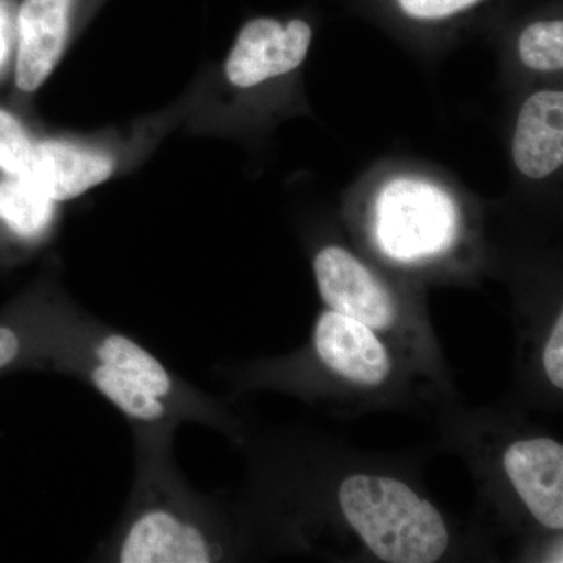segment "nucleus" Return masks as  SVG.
Masks as SVG:
<instances>
[{
    "label": "nucleus",
    "mask_w": 563,
    "mask_h": 563,
    "mask_svg": "<svg viewBox=\"0 0 563 563\" xmlns=\"http://www.w3.org/2000/svg\"><path fill=\"white\" fill-rule=\"evenodd\" d=\"M135 479L117 528L95 553L113 563L232 561L244 544L220 504L195 490L174 461V433H133Z\"/></svg>",
    "instance_id": "1"
},
{
    "label": "nucleus",
    "mask_w": 563,
    "mask_h": 563,
    "mask_svg": "<svg viewBox=\"0 0 563 563\" xmlns=\"http://www.w3.org/2000/svg\"><path fill=\"white\" fill-rule=\"evenodd\" d=\"M65 374L77 377L131 426L133 433H176L184 422L217 429L235 442L240 421L218 399L181 379L129 333L92 317L70 352Z\"/></svg>",
    "instance_id": "2"
},
{
    "label": "nucleus",
    "mask_w": 563,
    "mask_h": 563,
    "mask_svg": "<svg viewBox=\"0 0 563 563\" xmlns=\"http://www.w3.org/2000/svg\"><path fill=\"white\" fill-rule=\"evenodd\" d=\"M410 374L417 373L383 336L324 307L314 318L306 346L285 357L244 363L233 372V384L242 390L299 396L306 391L303 398L320 387V395L331 391L362 406L391 398L402 390Z\"/></svg>",
    "instance_id": "3"
},
{
    "label": "nucleus",
    "mask_w": 563,
    "mask_h": 563,
    "mask_svg": "<svg viewBox=\"0 0 563 563\" xmlns=\"http://www.w3.org/2000/svg\"><path fill=\"white\" fill-rule=\"evenodd\" d=\"M340 523L385 563H435L453 547L442 510L417 485L383 470H350L333 483Z\"/></svg>",
    "instance_id": "4"
},
{
    "label": "nucleus",
    "mask_w": 563,
    "mask_h": 563,
    "mask_svg": "<svg viewBox=\"0 0 563 563\" xmlns=\"http://www.w3.org/2000/svg\"><path fill=\"white\" fill-rule=\"evenodd\" d=\"M318 295L328 309L361 321L383 336L418 376L444 385L446 369L431 320L388 282L340 244L322 246L313 257Z\"/></svg>",
    "instance_id": "5"
},
{
    "label": "nucleus",
    "mask_w": 563,
    "mask_h": 563,
    "mask_svg": "<svg viewBox=\"0 0 563 563\" xmlns=\"http://www.w3.org/2000/svg\"><path fill=\"white\" fill-rule=\"evenodd\" d=\"M374 243L399 265L417 266L443 257L459 240L457 207L424 180L388 181L374 203Z\"/></svg>",
    "instance_id": "6"
},
{
    "label": "nucleus",
    "mask_w": 563,
    "mask_h": 563,
    "mask_svg": "<svg viewBox=\"0 0 563 563\" xmlns=\"http://www.w3.org/2000/svg\"><path fill=\"white\" fill-rule=\"evenodd\" d=\"M90 314L54 292L33 291L0 310V376L18 372L65 374Z\"/></svg>",
    "instance_id": "7"
},
{
    "label": "nucleus",
    "mask_w": 563,
    "mask_h": 563,
    "mask_svg": "<svg viewBox=\"0 0 563 563\" xmlns=\"http://www.w3.org/2000/svg\"><path fill=\"white\" fill-rule=\"evenodd\" d=\"M499 477L537 528L563 532V444L550 435L512 437L498 454Z\"/></svg>",
    "instance_id": "8"
},
{
    "label": "nucleus",
    "mask_w": 563,
    "mask_h": 563,
    "mask_svg": "<svg viewBox=\"0 0 563 563\" xmlns=\"http://www.w3.org/2000/svg\"><path fill=\"white\" fill-rule=\"evenodd\" d=\"M310 43L312 27L306 21L252 20L236 36L225 62V77L233 87L252 88L285 76L306 60Z\"/></svg>",
    "instance_id": "9"
},
{
    "label": "nucleus",
    "mask_w": 563,
    "mask_h": 563,
    "mask_svg": "<svg viewBox=\"0 0 563 563\" xmlns=\"http://www.w3.org/2000/svg\"><path fill=\"white\" fill-rule=\"evenodd\" d=\"M73 0H24L18 13L14 79L24 92L38 90L60 60Z\"/></svg>",
    "instance_id": "10"
},
{
    "label": "nucleus",
    "mask_w": 563,
    "mask_h": 563,
    "mask_svg": "<svg viewBox=\"0 0 563 563\" xmlns=\"http://www.w3.org/2000/svg\"><path fill=\"white\" fill-rule=\"evenodd\" d=\"M515 166L529 179H544L563 162V92L537 91L521 107L515 125Z\"/></svg>",
    "instance_id": "11"
},
{
    "label": "nucleus",
    "mask_w": 563,
    "mask_h": 563,
    "mask_svg": "<svg viewBox=\"0 0 563 563\" xmlns=\"http://www.w3.org/2000/svg\"><path fill=\"white\" fill-rule=\"evenodd\" d=\"M109 155L63 141L36 143L31 177L55 202L69 201L102 184L113 173Z\"/></svg>",
    "instance_id": "12"
},
{
    "label": "nucleus",
    "mask_w": 563,
    "mask_h": 563,
    "mask_svg": "<svg viewBox=\"0 0 563 563\" xmlns=\"http://www.w3.org/2000/svg\"><path fill=\"white\" fill-rule=\"evenodd\" d=\"M55 206L33 181L9 177L0 180V243L5 246H36L49 235Z\"/></svg>",
    "instance_id": "13"
},
{
    "label": "nucleus",
    "mask_w": 563,
    "mask_h": 563,
    "mask_svg": "<svg viewBox=\"0 0 563 563\" xmlns=\"http://www.w3.org/2000/svg\"><path fill=\"white\" fill-rule=\"evenodd\" d=\"M518 54L528 68L555 73L563 68V22L539 21L528 25L518 40Z\"/></svg>",
    "instance_id": "14"
},
{
    "label": "nucleus",
    "mask_w": 563,
    "mask_h": 563,
    "mask_svg": "<svg viewBox=\"0 0 563 563\" xmlns=\"http://www.w3.org/2000/svg\"><path fill=\"white\" fill-rule=\"evenodd\" d=\"M36 143L22 122L0 109V172L9 177L29 179L35 161Z\"/></svg>",
    "instance_id": "15"
},
{
    "label": "nucleus",
    "mask_w": 563,
    "mask_h": 563,
    "mask_svg": "<svg viewBox=\"0 0 563 563\" xmlns=\"http://www.w3.org/2000/svg\"><path fill=\"white\" fill-rule=\"evenodd\" d=\"M540 372L551 390L563 391V313L562 309L551 318L537 347Z\"/></svg>",
    "instance_id": "16"
},
{
    "label": "nucleus",
    "mask_w": 563,
    "mask_h": 563,
    "mask_svg": "<svg viewBox=\"0 0 563 563\" xmlns=\"http://www.w3.org/2000/svg\"><path fill=\"white\" fill-rule=\"evenodd\" d=\"M404 13L415 20L435 21L476 5L479 0H398Z\"/></svg>",
    "instance_id": "17"
}]
</instances>
